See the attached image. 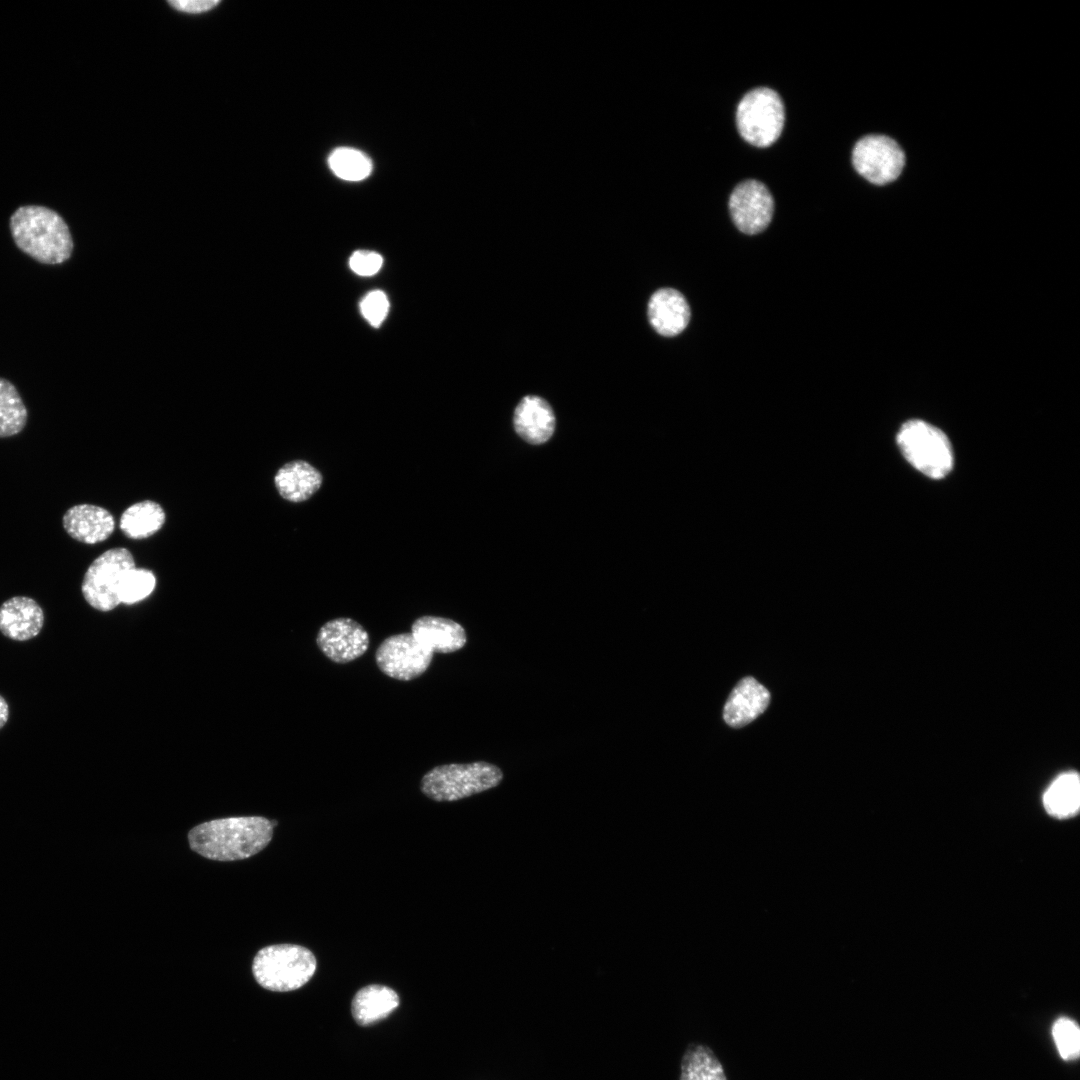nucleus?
<instances>
[{"instance_id":"1","label":"nucleus","mask_w":1080,"mask_h":1080,"mask_svg":"<svg viewBox=\"0 0 1080 1080\" xmlns=\"http://www.w3.org/2000/svg\"><path fill=\"white\" fill-rule=\"evenodd\" d=\"M276 821L261 816L229 817L201 823L190 830L191 849L217 861L249 858L271 841Z\"/></svg>"},{"instance_id":"2","label":"nucleus","mask_w":1080,"mask_h":1080,"mask_svg":"<svg viewBox=\"0 0 1080 1080\" xmlns=\"http://www.w3.org/2000/svg\"><path fill=\"white\" fill-rule=\"evenodd\" d=\"M9 227L16 246L42 264H61L72 255L74 244L69 227L50 208L21 206L11 215Z\"/></svg>"},{"instance_id":"3","label":"nucleus","mask_w":1080,"mask_h":1080,"mask_svg":"<svg viewBox=\"0 0 1080 1080\" xmlns=\"http://www.w3.org/2000/svg\"><path fill=\"white\" fill-rule=\"evenodd\" d=\"M316 966V958L309 949L296 944H276L258 951L252 972L263 988L287 992L304 986L314 975Z\"/></svg>"},{"instance_id":"4","label":"nucleus","mask_w":1080,"mask_h":1080,"mask_svg":"<svg viewBox=\"0 0 1080 1080\" xmlns=\"http://www.w3.org/2000/svg\"><path fill=\"white\" fill-rule=\"evenodd\" d=\"M503 773L499 767L485 761L468 764L439 765L423 775L422 793L437 801H456L499 785Z\"/></svg>"},{"instance_id":"5","label":"nucleus","mask_w":1080,"mask_h":1080,"mask_svg":"<svg viewBox=\"0 0 1080 1080\" xmlns=\"http://www.w3.org/2000/svg\"><path fill=\"white\" fill-rule=\"evenodd\" d=\"M897 444L906 460L930 478L941 479L952 469L951 444L941 430L929 423L922 420L904 423Z\"/></svg>"},{"instance_id":"6","label":"nucleus","mask_w":1080,"mask_h":1080,"mask_svg":"<svg viewBox=\"0 0 1080 1080\" xmlns=\"http://www.w3.org/2000/svg\"><path fill=\"white\" fill-rule=\"evenodd\" d=\"M784 119V105L779 94L767 87L749 91L737 106L738 131L745 141L757 147L770 146L778 139Z\"/></svg>"},{"instance_id":"7","label":"nucleus","mask_w":1080,"mask_h":1080,"mask_svg":"<svg viewBox=\"0 0 1080 1080\" xmlns=\"http://www.w3.org/2000/svg\"><path fill=\"white\" fill-rule=\"evenodd\" d=\"M135 567L131 552L122 547L99 555L87 568L81 591L86 602L96 610L108 612L121 602L119 592L125 574Z\"/></svg>"},{"instance_id":"8","label":"nucleus","mask_w":1080,"mask_h":1080,"mask_svg":"<svg viewBox=\"0 0 1080 1080\" xmlns=\"http://www.w3.org/2000/svg\"><path fill=\"white\" fill-rule=\"evenodd\" d=\"M433 652L421 644L411 632L399 633L385 638L375 652L379 670L386 676L410 681L426 672L433 659Z\"/></svg>"},{"instance_id":"9","label":"nucleus","mask_w":1080,"mask_h":1080,"mask_svg":"<svg viewBox=\"0 0 1080 1080\" xmlns=\"http://www.w3.org/2000/svg\"><path fill=\"white\" fill-rule=\"evenodd\" d=\"M855 170L867 181L884 185L894 181L902 172L905 156L895 140L884 135H868L855 144L852 151Z\"/></svg>"},{"instance_id":"10","label":"nucleus","mask_w":1080,"mask_h":1080,"mask_svg":"<svg viewBox=\"0 0 1080 1080\" xmlns=\"http://www.w3.org/2000/svg\"><path fill=\"white\" fill-rule=\"evenodd\" d=\"M729 210L736 227L745 234L754 235L765 230L771 222L774 202L763 183L746 180L732 191Z\"/></svg>"},{"instance_id":"11","label":"nucleus","mask_w":1080,"mask_h":1080,"mask_svg":"<svg viewBox=\"0 0 1080 1080\" xmlns=\"http://www.w3.org/2000/svg\"><path fill=\"white\" fill-rule=\"evenodd\" d=\"M316 643L329 660L345 664L365 654L369 647V634L352 618L339 617L321 626Z\"/></svg>"},{"instance_id":"12","label":"nucleus","mask_w":1080,"mask_h":1080,"mask_svg":"<svg viewBox=\"0 0 1080 1080\" xmlns=\"http://www.w3.org/2000/svg\"><path fill=\"white\" fill-rule=\"evenodd\" d=\"M66 533L84 544H97L111 536L115 528L112 514L93 504H77L66 510L62 517Z\"/></svg>"},{"instance_id":"13","label":"nucleus","mask_w":1080,"mask_h":1080,"mask_svg":"<svg viewBox=\"0 0 1080 1080\" xmlns=\"http://www.w3.org/2000/svg\"><path fill=\"white\" fill-rule=\"evenodd\" d=\"M44 611L32 598L14 596L0 605V632L15 641L35 638L44 625Z\"/></svg>"},{"instance_id":"14","label":"nucleus","mask_w":1080,"mask_h":1080,"mask_svg":"<svg viewBox=\"0 0 1080 1080\" xmlns=\"http://www.w3.org/2000/svg\"><path fill=\"white\" fill-rule=\"evenodd\" d=\"M769 701V691L753 677H745L737 683L725 703L724 721L734 728L743 727L762 714Z\"/></svg>"},{"instance_id":"15","label":"nucleus","mask_w":1080,"mask_h":1080,"mask_svg":"<svg viewBox=\"0 0 1080 1080\" xmlns=\"http://www.w3.org/2000/svg\"><path fill=\"white\" fill-rule=\"evenodd\" d=\"M517 434L534 445L548 441L555 429V415L546 400L536 395L523 397L513 416Z\"/></svg>"},{"instance_id":"16","label":"nucleus","mask_w":1080,"mask_h":1080,"mask_svg":"<svg viewBox=\"0 0 1080 1080\" xmlns=\"http://www.w3.org/2000/svg\"><path fill=\"white\" fill-rule=\"evenodd\" d=\"M648 318L662 336H676L688 325L690 308L685 297L672 288H661L648 302Z\"/></svg>"},{"instance_id":"17","label":"nucleus","mask_w":1080,"mask_h":1080,"mask_svg":"<svg viewBox=\"0 0 1080 1080\" xmlns=\"http://www.w3.org/2000/svg\"><path fill=\"white\" fill-rule=\"evenodd\" d=\"M411 634L433 653L448 654L462 649L467 642L465 629L458 622L440 616L424 615L411 625Z\"/></svg>"},{"instance_id":"18","label":"nucleus","mask_w":1080,"mask_h":1080,"mask_svg":"<svg viewBox=\"0 0 1080 1080\" xmlns=\"http://www.w3.org/2000/svg\"><path fill=\"white\" fill-rule=\"evenodd\" d=\"M322 482L321 472L304 460L284 464L274 477L280 496L293 503L308 500L320 489Z\"/></svg>"},{"instance_id":"19","label":"nucleus","mask_w":1080,"mask_h":1080,"mask_svg":"<svg viewBox=\"0 0 1080 1080\" xmlns=\"http://www.w3.org/2000/svg\"><path fill=\"white\" fill-rule=\"evenodd\" d=\"M399 1003V996L392 988L372 984L361 988L355 994L351 1012L359 1025L368 1026L388 1017Z\"/></svg>"},{"instance_id":"20","label":"nucleus","mask_w":1080,"mask_h":1080,"mask_svg":"<svg viewBox=\"0 0 1080 1080\" xmlns=\"http://www.w3.org/2000/svg\"><path fill=\"white\" fill-rule=\"evenodd\" d=\"M165 523L160 504L144 500L129 506L121 515L119 527L131 539H144L157 533Z\"/></svg>"},{"instance_id":"21","label":"nucleus","mask_w":1080,"mask_h":1080,"mask_svg":"<svg viewBox=\"0 0 1080 1080\" xmlns=\"http://www.w3.org/2000/svg\"><path fill=\"white\" fill-rule=\"evenodd\" d=\"M1046 811L1058 818L1074 815L1080 804V782L1078 774L1066 772L1059 775L1043 795Z\"/></svg>"},{"instance_id":"22","label":"nucleus","mask_w":1080,"mask_h":1080,"mask_svg":"<svg viewBox=\"0 0 1080 1080\" xmlns=\"http://www.w3.org/2000/svg\"><path fill=\"white\" fill-rule=\"evenodd\" d=\"M679 1080H727V1077L711 1048L692 1043L683 1054Z\"/></svg>"},{"instance_id":"23","label":"nucleus","mask_w":1080,"mask_h":1080,"mask_svg":"<svg viewBox=\"0 0 1080 1080\" xmlns=\"http://www.w3.org/2000/svg\"><path fill=\"white\" fill-rule=\"evenodd\" d=\"M28 418L26 406L16 387L0 378V438L19 434Z\"/></svg>"},{"instance_id":"24","label":"nucleus","mask_w":1080,"mask_h":1080,"mask_svg":"<svg viewBox=\"0 0 1080 1080\" xmlns=\"http://www.w3.org/2000/svg\"><path fill=\"white\" fill-rule=\"evenodd\" d=\"M328 163L337 177L347 181L363 180L372 170V163L368 156L350 147L335 149L330 154Z\"/></svg>"},{"instance_id":"25","label":"nucleus","mask_w":1080,"mask_h":1080,"mask_svg":"<svg viewBox=\"0 0 1080 1080\" xmlns=\"http://www.w3.org/2000/svg\"><path fill=\"white\" fill-rule=\"evenodd\" d=\"M156 578L152 571L132 568L121 583L119 599L124 604H134L148 597L154 590Z\"/></svg>"},{"instance_id":"26","label":"nucleus","mask_w":1080,"mask_h":1080,"mask_svg":"<svg viewBox=\"0 0 1080 1080\" xmlns=\"http://www.w3.org/2000/svg\"><path fill=\"white\" fill-rule=\"evenodd\" d=\"M1052 1032L1059 1053L1064 1059H1074L1079 1055L1080 1032L1075 1022L1060 1018L1055 1022Z\"/></svg>"},{"instance_id":"27","label":"nucleus","mask_w":1080,"mask_h":1080,"mask_svg":"<svg viewBox=\"0 0 1080 1080\" xmlns=\"http://www.w3.org/2000/svg\"><path fill=\"white\" fill-rule=\"evenodd\" d=\"M360 311L373 327H379L389 311L387 296L381 290L369 292L360 302Z\"/></svg>"},{"instance_id":"28","label":"nucleus","mask_w":1080,"mask_h":1080,"mask_svg":"<svg viewBox=\"0 0 1080 1080\" xmlns=\"http://www.w3.org/2000/svg\"><path fill=\"white\" fill-rule=\"evenodd\" d=\"M382 265V256L374 251L358 250L349 259L351 270L360 276H372L381 269Z\"/></svg>"},{"instance_id":"29","label":"nucleus","mask_w":1080,"mask_h":1080,"mask_svg":"<svg viewBox=\"0 0 1080 1080\" xmlns=\"http://www.w3.org/2000/svg\"><path fill=\"white\" fill-rule=\"evenodd\" d=\"M219 0H173L169 4L178 11L185 13H202L215 7Z\"/></svg>"},{"instance_id":"30","label":"nucleus","mask_w":1080,"mask_h":1080,"mask_svg":"<svg viewBox=\"0 0 1080 1080\" xmlns=\"http://www.w3.org/2000/svg\"><path fill=\"white\" fill-rule=\"evenodd\" d=\"M9 719V705L5 698L0 695V730L5 726Z\"/></svg>"}]
</instances>
